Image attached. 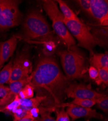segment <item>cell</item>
Returning <instances> with one entry per match:
<instances>
[{
    "instance_id": "obj_1",
    "label": "cell",
    "mask_w": 108,
    "mask_h": 121,
    "mask_svg": "<svg viewBox=\"0 0 108 121\" xmlns=\"http://www.w3.org/2000/svg\"><path fill=\"white\" fill-rule=\"evenodd\" d=\"M30 76V84L34 90L43 89L53 98L56 105L63 103L66 96L65 90L70 81L64 75L53 58L41 59Z\"/></svg>"
},
{
    "instance_id": "obj_2",
    "label": "cell",
    "mask_w": 108,
    "mask_h": 121,
    "mask_svg": "<svg viewBox=\"0 0 108 121\" xmlns=\"http://www.w3.org/2000/svg\"><path fill=\"white\" fill-rule=\"evenodd\" d=\"M52 34L50 26L41 13L38 10H33L24 20L22 33L14 36L27 42L39 39L41 42L52 38Z\"/></svg>"
},
{
    "instance_id": "obj_3",
    "label": "cell",
    "mask_w": 108,
    "mask_h": 121,
    "mask_svg": "<svg viewBox=\"0 0 108 121\" xmlns=\"http://www.w3.org/2000/svg\"><path fill=\"white\" fill-rule=\"evenodd\" d=\"M67 78L71 81L83 78L87 71L85 59L77 49L68 48L58 53Z\"/></svg>"
},
{
    "instance_id": "obj_4",
    "label": "cell",
    "mask_w": 108,
    "mask_h": 121,
    "mask_svg": "<svg viewBox=\"0 0 108 121\" xmlns=\"http://www.w3.org/2000/svg\"><path fill=\"white\" fill-rule=\"evenodd\" d=\"M43 6L47 14L52 21V26L55 33L68 48L74 46L76 41L64 23V17L58 8L56 3L52 0H44Z\"/></svg>"
},
{
    "instance_id": "obj_5",
    "label": "cell",
    "mask_w": 108,
    "mask_h": 121,
    "mask_svg": "<svg viewBox=\"0 0 108 121\" xmlns=\"http://www.w3.org/2000/svg\"><path fill=\"white\" fill-rule=\"evenodd\" d=\"M64 23L71 35L78 41V45L82 47L93 55V48L96 45L103 46L104 43L97 39L89 29L81 21L65 20Z\"/></svg>"
},
{
    "instance_id": "obj_6",
    "label": "cell",
    "mask_w": 108,
    "mask_h": 121,
    "mask_svg": "<svg viewBox=\"0 0 108 121\" xmlns=\"http://www.w3.org/2000/svg\"><path fill=\"white\" fill-rule=\"evenodd\" d=\"M19 1L9 0L0 13V30L4 31L18 25L22 15L19 11Z\"/></svg>"
},
{
    "instance_id": "obj_7",
    "label": "cell",
    "mask_w": 108,
    "mask_h": 121,
    "mask_svg": "<svg viewBox=\"0 0 108 121\" xmlns=\"http://www.w3.org/2000/svg\"><path fill=\"white\" fill-rule=\"evenodd\" d=\"M32 72V64L29 52L23 50L13 62L11 78L9 83L27 78Z\"/></svg>"
},
{
    "instance_id": "obj_8",
    "label": "cell",
    "mask_w": 108,
    "mask_h": 121,
    "mask_svg": "<svg viewBox=\"0 0 108 121\" xmlns=\"http://www.w3.org/2000/svg\"><path fill=\"white\" fill-rule=\"evenodd\" d=\"M68 98L78 99H97L104 95L99 94L93 90L90 86L82 83H70L65 90Z\"/></svg>"
},
{
    "instance_id": "obj_9",
    "label": "cell",
    "mask_w": 108,
    "mask_h": 121,
    "mask_svg": "<svg viewBox=\"0 0 108 121\" xmlns=\"http://www.w3.org/2000/svg\"><path fill=\"white\" fill-rule=\"evenodd\" d=\"M66 112L68 115L71 117L72 121L80 118H95L101 120L103 117L102 114L98 113L96 110L93 109L91 108H84L80 106H76L73 104L68 103H62L60 105H55V108L66 107Z\"/></svg>"
},
{
    "instance_id": "obj_10",
    "label": "cell",
    "mask_w": 108,
    "mask_h": 121,
    "mask_svg": "<svg viewBox=\"0 0 108 121\" xmlns=\"http://www.w3.org/2000/svg\"><path fill=\"white\" fill-rule=\"evenodd\" d=\"M102 26L108 25V1L107 0H91V15Z\"/></svg>"
},
{
    "instance_id": "obj_11",
    "label": "cell",
    "mask_w": 108,
    "mask_h": 121,
    "mask_svg": "<svg viewBox=\"0 0 108 121\" xmlns=\"http://www.w3.org/2000/svg\"><path fill=\"white\" fill-rule=\"evenodd\" d=\"M17 45V38L14 35L4 42H0V66L1 68L13 55Z\"/></svg>"
},
{
    "instance_id": "obj_12",
    "label": "cell",
    "mask_w": 108,
    "mask_h": 121,
    "mask_svg": "<svg viewBox=\"0 0 108 121\" xmlns=\"http://www.w3.org/2000/svg\"><path fill=\"white\" fill-rule=\"evenodd\" d=\"M91 66L97 69L108 68V53H97L93 55L90 60Z\"/></svg>"
},
{
    "instance_id": "obj_13",
    "label": "cell",
    "mask_w": 108,
    "mask_h": 121,
    "mask_svg": "<svg viewBox=\"0 0 108 121\" xmlns=\"http://www.w3.org/2000/svg\"><path fill=\"white\" fill-rule=\"evenodd\" d=\"M46 98V96H36L35 98L29 99L19 98L20 106L28 109L34 108H38Z\"/></svg>"
},
{
    "instance_id": "obj_14",
    "label": "cell",
    "mask_w": 108,
    "mask_h": 121,
    "mask_svg": "<svg viewBox=\"0 0 108 121\" xmlns=\"http://www.w3.org/2000/svg\"><path fill=\"white\" fill-rule=\"evenodd\" d=\"M16 96L10 91L9 87L0 85V108L12 102Z\"/></svg>"
},
{
    "instance_id": "obj_15",
    "label": "cell",
    "mask_w": 108,
    "mask_h": 121,
    "mask_svg": "<svg viewBox=\"0 0 108 121\" xmlns=\"http://www.w3.org/2000/svg\"><path fill=\"white\" fill-rule=\"evenodd\" d=\"M57 2H58L59 5L61 10L60 11L64 17L65 19L80 21L75 13L69 7L65 2L62 0H58Z\"/></svg>"
},
{
    "instance_id": "obj_16",
    "label": "cell",
    "mask_w": 108,
    "mask_h": 121,
    "mask_svg": "<svg viewBox=\"0 0 108 121\" xmlns=\"http://www.w3.org/2000/svg\"><path fill=\"white\" fill-rule=\"evenodd\" d=\"M31 76H30L27 78L18 80H17V81H15L9 83V88L10 89V91L14 95H17L26 85L31 83Z\"/></svg>"
},
{
    "instance_id": "obj_17",
    "label": "cell",
    "mask_w": 108,
    "mask_h": 121,
    "mask_svg": "<svg viewBox=\"0 0 108 121\" xmlns=\"http://www.w3.org/2000/svg\"><path fill=\"white\" fill-rule=\"evenodd\" d=\"M13 60H11L0 71V85L9 83L11 78Z\"/></svg>"
},
{
    "instance_id": "obj_18",
    "label": "cell",
    "mask_w": 108,
    "mask_h": 121,
    "mask_svg": "<svg viewBox=\"0 0 108 121\" xmlns=\"http://www.w3.org/2000/svg\"><path fill=\"white\" fill-rule=\"evenodd\" d=\"M39 43L43 45V53L45 57H52L55 53L56 50V44L52 38L39 42Z\"/></svg>"
},
{
    "instance_id": "obj_19",
    "label": "cell",
    "mask_w": 108,
    "mask_h": 121,
    "mask_svg": "<svg viewBox=\"0 0 108 121\" xmlns=\"http://www.w3.org/2000/svg\"><path fill=\"white\" fill-rule=\"evenodd\" d=\"M19 106H20L19 98L18 96V95H17L15 99L12 102L7 104L4 107L0 108V112L12 116L13 111L15 108Z\"/></svg>"
},
{
    "instance_id": "obj_20",
    "label": "cell",
    "mask_w": 108,
    "mask_h": 121,
    "mask_svg": "<svg viewBox=\"0 0 108 121\" xmlns=\"http://www.w3.org/2000/svg\"><path fill=\"white\" fill-rule=\"evenodd\" d=\"M39 108L40 114V118L39 121H56L51 114L52 112L55 111V107L45 108L40 107Z\"/></svg>"
},
{
    "instance_id": "obj_21",
    "label": "cell",
    "mask_w": 108,
    "mask_h": 121,
    "mask_svg": "<svg viewBox=\"0 0 108 121\" xmlns=\"http://www.w3.org/2000/svg\"><path fill=\"white\" fill-rule=\"evenodd\" d=\"M69 104H73L76 106H80L84 108H91L96 104L95 99H78L76 98Z\"/></svg>"
},
{
    "instance_id": "obj_22",
    "label": "cell",
    "mask_w": 108,
    "mask_h": 121,
    "mask_svg": "<svg viewBox=\"0 0 108 121\" xmlns=\"http://www.w3.org/2000/svg\"><path fill=\"white\" fill-rule=\"evenodd\" d=\"M34 88L30 84L26 85L18 94V96L21 99L32 98L34 95Z\"/></svg>"
},
{
    "instance_id": "obj_23",
    "label": "cell",
    "mask_w": 108,
    "mask_h": 121,
    "mask_svg": "<svg viewBox=\"0 0 108 121\" xmlns=\"http://www.w3.org/2000/svg\"><path fill=\"white\" fill-rule=\"evenodd\" d=\"M99 75L95 80L97 85H99L104 83L107 87L108 85V68H104L98 69Z\"/></svg>"
},
{
    "instance_id": "obj_24",
    "label": "cell",
    "mask_w": 108,
    "mask_h": 121,
    "mask_svg": "<svg viewBox=\"0 0 108 121\" xmlns=\"http://www.w3.org/2000/svg\"><path fill=\"white\" fill-rule=\"evenodd\" d=\"M93 35L98 39L105 44V41H107L108 38V27L105 26L94 28Z\"/></svg>"
},
{
    "instance_id": "obj_25",
    "label": "cell",
    "mask_w": 108,
    "mask_h": 121,
    "mask_svg": "<svg viewBox=\"0 0 108 121\" xmlns=\"http://www.w3.org/2000/svg\"><path fill=\"white\" fill-rule=\"evenodd\" d=\"M28 110L29 109L21 106L15 108L13 111L12 115L14 117V121H18L25 117L28 114Z\"/></svg>"
},
{
    "instance_id": "obj_26",
    "label": "cell",
    "mask_w": 108,
    "mask_h": 121,
    "mask_svg": "<svg viewBox=\"0 0 108 121\" xmlns=\"http://www.w3.org/2000/svg\"><path fill=\"white\" fill-rule=\"evenodd\" d=\"M96 104L97 107L101 109L105 113H108V95H103L102 96L95 99Z\"/></svg>"
},
{
    "instance_id": "obj_27",
    "label": "cell",
    "mask_w": 108,
    "mask_h": 121,
    "mask_svg": "<svg viewBox=\"0 0 108 121\" xmlns=\"http://www.w3.org/2000/svg\"><path fill=\"white\" fill-rule=\"evenodd\" d=\"M54 112H56L57 115L56 121H70L69 116L65 110V107H62L60 110L55 108Z\"/></svg>"
},
{
    "instance_id": "obj_28",
    "label": "cell",
    "mask_w": 108,
    "mask_h": 121,
    "mask_svg": "<svg viewBox=\"0 0 108 121\" xmlns=\"http://www.w3.org/2000/svg\"><path fill=\"white\" fill-rule=\"evenodd\" d=\"M76 2L83 11L91 15V0H78Z\"/></svg>"
},
{
    "instance_id": "obj_29",
    "label": "cell",
    "mask_w": 108,
    "mask_h": 121,
    "mask_svg": "<svg viewBox=\"0 0 108 121\" xmlns=\"http://www.w3.org/2000/svg\"><path fill=\"white\" fill-rule=\"evenodd\" d=\"M25 117L35 119L39 121L40 118V114L39 108H34L29 109L28 114Z\"/></svg>"
},
{
    "instance_id": "obj_30",
    "label": "cell",
    "mask_w": 108,
    "mask_h": 121,
    "mask_svg": "<svg viewBox=\"0 0 108 121\" xmlns=\"http://www.w3.org/2000/svg\"><path fill=\"white\" fill-rule=\"evenodd\" d=\"M88 73H89V75L91 79L95 80L99 75V71L96 68L91 66L88 69Z\"/></svg>"
},
{
    "instance_id": "obj_31",
    "label": "cell",
    "mask_w": 108,
    "mask_h": 121,
    "mask_svg": "<svg viewBox=\"0 0 108 121\" xmlns=\"http://www.w3.org/2000/svg\"><path fill=\"white\" fill-rule=\"evenodd\" d=\"M9 0H0V13L2 11L4 7L8 2Z\"/></svg>"
},
{
    "instance_id": "obj_32",
    "label": "cell",
    "mask_w": 108,
    "mask_h": 121,
    "mask_svg": "<svg viewBox=\"0 0 108 121\" xmlns=\"http://www.w3.org/2000/svg\"><path fill=\"white\" fill-rule=\"evenodd\" d=\"M18 121H39L36 119L30 118H27V117H24L22 119H21Z\"/></svg>"
},
{
    "instance_id": "obj_33",
    "label": "cell",
    "mask_w": 108,
    "mask_h": 121,
    "mask_svg": "<svg viewBox=\"0 0 108 121\" xmlns=\"http://www.w3.org/2000/svg\"><path fill=\"white\" fill-rule=\"evenodd\" d=\"M1 66H0V71H1Z\"/></svg>"
}]
</instances>
